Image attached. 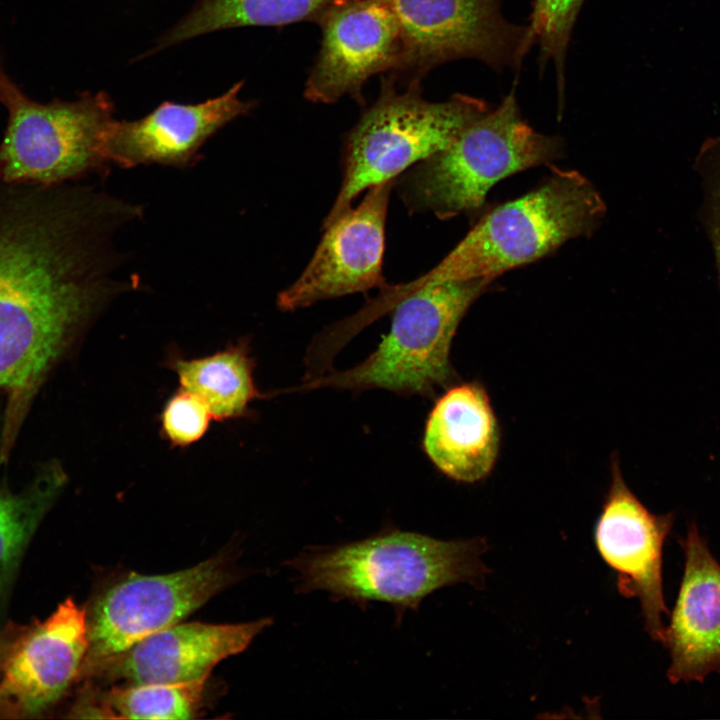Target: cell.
Returning a JSON list of instances; mask_svg holds the SVG:
<instances>
[{
    "label": "cell",
    "mask_w": 720,
    "mask_h": 720,
    "mask_svg": "<svg viewBox=\"0 0 720 720\" xmlns=\"http://www.w3.org/2000/svg\"><path fill=\"white\" fill-rule=\"evenodd\" d=\"M137 205L94 185L0 181V390L28 389L123 292L114 236Z\"/></svg>",
    "instance_id": "cell-1"
},
{
    "label": "cell",
    "mask_w": 720,
    "mask_h": 720,
    "mask_svg": "<svg viewBox=\"0 0 720 720\" xmlns=\"http://www.w3.org/2000/svg\"><path fill=\"white\" fill-rule=\"evenodd\" d=\"M486 550L482 537L447 541L389 526L362 540L310 547L287 565L296 571L297 593L325 591L331 600L361 608L388 603L399 624L407 610H418L438 589L484 584Z\"/></svg>",
    "instance_id": "cell-2"
},
{
    "label": "cell",
    "mask_w": 720,
    "mask_h": 720,
    "mask_svg": "<svg viewBox=\"0 0 720 720\" xmlns=\"http://www.w3.org/2000/svg\"><path fill=\"white\" fill-rule=\"evenodd\" d=\"M606 205L594 185L575 170H554L543 184L485 214L428 273L380 293L388 307L427 285L477 278L496 279L533 262L568 240L591 234Z\"/></svg>",
    "instance_id": "cell-3"
},
{
    "label": "cell",
    "mask_w": 720,
    "mask_h": 720,
    "mask_svg": "<svg viewBox=\"0 0 720 720\" xmlns=\"http://www.w3.org/2000/svg\"><path fill=\"white\" fill-rule=\"evenodd\" d=\"M557 137L530 127L513 92L468 124L444 149L415 164L395 182L411 212L450 219L479 209L501 179L560 156Z\"/></svg>",
    "instance_id": "cell-4"
},
{
    "label": "cell",
    "mask_w": 720,
    "mask_h": 720,
    "mask_svg": "<svg viewBox=\"0 0 720 720\" xmlns=\"http://www.w3.org/2000/svg\"><path fill=\"white\" fill-rule=\"evenodd\" d=\"M490 109L484 101L456 94L446 101L423 98L420 84L396 87L382 78L377 100L366 108L343 143L342 182L323 228L366 189L397 179L415 164L446 148Z\"/></svg>",
    "instance_id": "cell-5"
},
{
    "label": "cell",
    "mask_w": 720,
    "mask_h": 720,
    "mask_svg": "<svg viewBox=\"0 0 720 720\" xmlns=\"http://www.w3.org/2000/svg\"><path fill=\"white\" fill-rule=\"evenodd\" d=\"M0 103L7 125L0 142V181L43 186L77 182L109 164L105 139L115 121L103 91L77 99L38 102L6 74Z\"/></svg>",
    "instance_id": "cell-6"
},
{
    "label": "cell",
    "mask_w": 720,
    "mask_h": 720,
    "mask_svg": "<svg viewBox=\"0 0 720 720\" xmlns=\"http://www.w3.org/2000/svg\"><path fill=\"white\" fill-rule=\"evenodd\" d=\"M494 280L449 281L412 291L392 307L390 330L367 359L313 384L423 396L446 387L455 379L450 348L457 328Z\"/></svg>",
    "instance_id": "cell-7"
},
{
    "label": "cell",
    "mask_w": 720,
    "mask_h": 720,
    "mask_svg": "<svg viewBox=\"0 0 720 720\" xmlns=\"http://www.w3.org/2000/svg\"><path fill=\"white\" fill-rule=\"evenodd\" d=\"M401 33L403 56L391 74L420 84L435 67L461 58L495 70L517 69L529 49L527 27L507 21L499 0H386Z\"/></svg>",
    "instance_id": "cell-8"
},
{
    "label": "cell",
    "mask_w": 720,
    "mask_h": 720,
    "mask_svg": "<svg viewBox=\"0 0 720 720\" xmlns=\"http://www.w3.org/2000/svg\"><path fill=\"white\" fill-rule=\"evenodd\" d=\"M233 579L225 557L215 556L185 570L132 574L115 583L98 597L87 616L89 648L81 673L180 623Z\"/></svg>",
    "instance_id": "cell-9"
},
{
    "label": "cell",
    "mask_w": 720,
    "mask_h": 720,
    "mask_svg": "<svg viewBox=\"0 0 720 720\" xmlns=\"http://www.w3.org/2000/svg\"><path fill=\"white\" fill-rule=\"evenodd\" d=\"M316 23L321 41L304 86L309 101L330 104L349 96L364 104L365 83L399 69L403 43L386 0H344Z\"/></svg>",
    "instance_id": "cell-10"
},
{
    "label": "cell",
    "mask_w": 720,
    "mask_h": 720,
    "mask_svg": "<svg viewBox=\"0 0 720 720\" xmlns=\"http://www.w3.org/2000/svg\"><path fill=\"white\" fill-rule=\"evenodd\" d=\"M396 179L368 189L356 207H349L324 227L308 265L277 297L282 311L316 302L365 293L386 285L383 276L385 223Z\"/></svg>",
    "instance_id": "cell-11"
},
{
    "label": "cell",
    "mask_w": 720,
    "mask_h": 720,
    "mask_svg": "<svg viewBox=\"0 0 720 720\" xmlns=\"http://www.w3.org/2000/svg\"><path fill=\"white\" fill-rule=\"evenodd\" d=\"M674 522L672 513L649 511L629 489L616 457L611 483L594 530L595 546L615 573L618 592L636 598L645 629L662 642V616L668 614L662 580L663 548Z\"/></svg>",
    "instance_id": "cell-12"
},
{
    "label": "cell",
    "mask_w": 720,
    "mask_h": 720,
    "mask_svg": "<svg viewBox=\"0 0 720 720\" xmlns=\"http://www.w3.org/2000/svg\"><path fill=\"white\" fill-rule=\"evenodd\" d=\"M89 648L88 618L72 598L21 633L0 676V717L46 712L81 675Z\"/></svg>",
    "instance_id": "cell-13"
},
{
    "label": "cell",
    "mask_w": 720,
    "mask_h": 720,
    "mask_svg": "<svg viewBox=\"0 0 720 720\" xmlns=\"http://www.w3.org/2000/svg\"><path fill=\"white\" fill-rule=\"evenodd\" d=\"M243 84L237 82L220 96L197 104L166 101L140 119H115L105 139L108 162L122 168L191 166L211 136L254 108V102L240 97Z\"/></svg>",
    "instance_id": "cell-14"
},
{
    "label": "cell",
    "mask_w": 720,
    "mask_h": 720,
    "mask_svg": "<svg viewBox=\"0 0 720 720\" xmlns=\"http://www.w3.org/2000/svg\"><path fill=\"white\" fill-rule=\"evenodd\" d=\"M272 624L262 618L237 624L177 623L98 664L127 685L207 680L222 660L245 650Z\"/></svg>",
    "instance_id": "cell-15"
},
{
    "label": "cell",
    "mask_w": 720,
    "mask_h": 720,
    "mask_svg": "<svg viewBox=\"0 0 720 720\" xmlns=\"http://www.w3.org/2000/svg\"><path fill=\"white\" fill-rule=\"evenodd\" d=\"M680 544L684 572L662 640L670 653L672 684L720 674V564L694 523Z\"/></svg>",
    "instance_id": "cell-16"
},
{
    "label": "cell",
    "mask_w": 720,
    "mask_h": 720,
    "mask_svg": "<svg viewBox=\"0 0 720 720\" xmlns=\"http://www.w3.org/2000/svg\"><path fill=\"white\" fill-rule=\"evenodd\" d=\"M497 418L484 387L456 384L437 400L426 422L423 448L456 481L473 483L492 470L499 452Z\"/></svg>",
    "instance_id": "cell-17"
},
{
    "label": "cell",
    "mask_w": 720,
    "mask_h": 720,
    "mask_svg": "<svg viewBox=\"0 0 720 720\" xmlns=\"http://www.w3.org/2000/svg\"><path fill=\"white\" fill-rule=\"evenodd\" d=\"M165 362L176 375L180 388L203 400L214 420L247 416L251 402L261 395L253 378L255 361L245 338L198 358L171 352Z\"/></svg>",
    "instance_id": "cell-18"
},
{
    "label": "cell",
    "mask_w": 720,
    "mask_h": 720,
    "mask_svg": "<svg viewBox=\"0 0 720 720\" xmlns=\"http://www.w3.org/2000/svg\"><path fill=\"white\" fill-rule=\"evenodd\" d=\"M342 1L197 0L190 12L160 37L153 52L231 28L317 22L326 11Z\"/></svg>",
    "instance_id": "cell-19"
},
{
    "label": "cell",
    "mask_w": 720,
    "mask_h": 720,
    "mask_svg": "<svg viewBox=\"0 0 720 720\" xmlns=\"http://www.w3.org/2000/svg\"><path fill=\"white\" fill-rule=\"evenodd\" d=\"M64 482L63 471L50 465L20 492L0 485V614L6 608L24 555Z\"/></svg>",
    "instance_id": "cell-20"
},
{
    "label": "cell",
    "mask_w": 720,
    "mask_h": 720,
    "mask_svg": "<svg viewBox=\"0 0 720 720\" xmlns=\"http://www.w3.org/2000/svg\"><path fill=\"white\" fill-rule=\"evenodd\" d=\"M205 681L116 687L91 712L102 718L191 719L200 708Z\"/></svg>",
    "instance_id": "cell-21"
},
{
    "label": "cell",
    "mask_w": 720,
    "mask_h": 720,
    "mask_svg": "<svg viewBox=\"0 0 720 720\" xmlns=\"http://www.w3.org/2000/svg\"><path fill=\"white\" fill-rule=\"evenodd\" d=\"M584 0H534L526 34L528 49L539 48V65L544 70L552 61L556 71L559 105H563L565 59L572 33Z\"/></svg>",
    "instance_id": "cell-22"
},
{
    "label": "cell",
    "mask_w": 720,
    "mask_h": 720,
    "mask_svg": "<svg viewBox=\"0 0 720 720\" xmlns=\"http://www.w3.org/2000/svg\"><path fill=\"white\" fill-rule=\"evenodd\" d=\"M211 411L196 394L179 388L160 413L162 436L174 447H188L204 437L211 421Z\"/></svg>",
    "instance_id": "cell-23"
},
{
    "label": "cell",
    "mask_w": 720,
    "mask_h": 720,
    "mask_svg": "<svg viewBox=\"0 0 720 720\" xmlns=\"http://www.w3.org/2000/svg\"><path fill=\"white\" fill-rule=\"evenodd\" d=\"M695 169L704 187L701 218L712 244L720 283V136L704 141L695 159Z\"/></svg>",
    "instance_id": "cell-24"
},
{
    "label": "cell",
    "mask_w": 720,
    "mask_h": 720,
    "mask_svg": "<svg viewBox=\"0 0 720 720\" xmlns=\"http://www.w3.org/2000/svg\"><path fill=\"white\" fill-rule=\"evenodd\" d=\"M5 75H6V73L4 72V69L2 66V61H1V56H0V86H1L2 80Z\"/></svg>",
    "instance_id": "cell-25"
}]
</instances>
